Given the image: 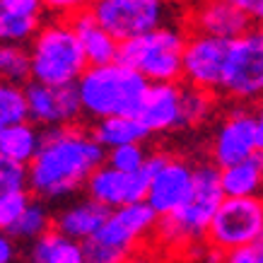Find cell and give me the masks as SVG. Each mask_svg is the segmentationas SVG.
Wrapping results in <instances>:
<instances>
[{
  "mask_svg": "<svg viewBox=\"0 0 263 263\" xmlns=\"http://www.w3.org/2000/svg\"><path fill=\"white\" fill-rule=\"evenodd\" d=\"M106 152L95 143L87 128L65 126L41 130V145L29 162L27 183L39 198L58 200L85 189L104 164Z\"/></svg>",
  "mask_w": 263,
  "mask_h": 263,
  "instance_id": "obj_1",
  "label": "cell"
},
{
  "mask_svg": "<svg viewBox=\"0 0 263 263\" xmlns=\"http://www.w3.org/2000/svg\"><path fill=\"white\" fill-rule=\"evenodd\" d=\"M222 200L224 196L220 189V169L213 162H196L191 191L174 213L157 220L155 237L172 249L196 247L200 239H205V232Z\"/></svg>",
  "mask_w": 263,
  "mask_h": 263,
  "instance_id": "obj_2",
  "label": "cell"
},
{
  "mask_svg": "<svg viewBox=\"0 0 263 263\" xmlns=\"http://www.w3.org/2000/svg\"><path fill=\"white\" fill-rule=\"evenodd\" d=\"M147 82L123 63L87 65L75 82L80 111L95 121L136 116L147 92Z\"/></svg>",
  "mask_w": 263,
  "mask_h": 263,
  "instance_id": "obj_3",
  "label": "cell"
},
{
  "mask_svg": "<svg viewBox=\"0 0 263 263\" xmlns=\"http://www.w3.org/2000/svg\"><path fill=\"white\" fill-rule=\"evenodd\" d=\"M29 75L39 85H75L87 70V61L68 17H53L41 22L39 32L29 41Z\"/></svg>",
  "mask_w": 263,
  "mask_h": 263,
  "instance_id": "obj_4",
  "label": "cell"
},
{
  "mask_svg": "<svg viewBox=\"0 0 263 263\" xmlns=\"http://www.w3.org/2000/svg\"><path fill=\"white\" fill-rule=\"evenodd\" d=\"M157 220L160 217L147 208V203L109 210L99 232L92 239L82 241L85 263H123L130 254L143 249L150 234H155Z\"/></svg>",
  "mask_w": 263,
  "mask_h": 263,
  "instance_id": "obj_5",
  "label": "cell"
},
{
  "mask_svg": "<svg viewBox=\"0 0 263 263\" xmlns=\"http://www.w3.org/2000/svg\"><path fill=\"white\" fill-rule=\"evenodd\" d=\"M186 34L164 24L150 34L119 44V63L136 70L147 85H176L181 80V51Z\"/></svg>",
  "mask_w": 263,
  "mask_h": 263,
  "instance_id": "obj_6",
  "label": "cell"
},
{
  "mask_svg": "<svg viewBox=\"0 0 263 263\" xmlns=\"http://www.w3.org/2000/svg\"><path fill=\"white\" fill-rule=\"evenodd\" d=\"M224 97L239 104L263 99V34L247 32L230 41L224 56L220 87Z\"/></svg>",
  "mask_w": 263,
  "mask_h": 263,
  "instance_id": "obj_7",
  "label": "cell"
},
{
  "mask_svg": "<svg viewBox=\"0 0 263 263\" xmlns=\"http://www.w3.org/2000/svg\"><path fill=\"white\" fill-rule=\"evenodd\" d=\"M89 10L116 44L133 41L169 24V8L162 0H97Z\"/></svg>",
  "mask_w": 263,
  "mask_h": 263,
  "instance_id": "obj_8",
  "label": "cell"
},
{
  "mask_svg": "<svg viewBox=\"0 0 263 263\" xmlns=\"http://www.w3.org/2000/svg\"><path fill=\"white\" fill-rule=\"evenodd\" d=\"M263 237V198H224L205 232L210 249L220 254L247 247Z\"/></svg>",
  "mask_w": 263,
  "mask_h": 263,
  "instance_id": "obj_9",
  "label": "cell"
},
{
  "mask_svg": "<svg viewBox=\"0 0 263 263\" xmlns=\"http://www.w3.org/2000/svg\"><path fill=\"white\" fill-rule=\"evenodd\" d=\"M145 172L150 176L145 203L157 217H167L191 191L193 164L169 152H150Z\"/></svg>",
  "mask_w": 263,
  "mask_h": 263,
  "instance_id": "obj_10",
  "label": "cell"
},
{
  "mask_svg": "<svg viewBox=\"0 0 263 263\" xmlns=\"http://www.w3.org/2000/svg\"><path fill=\"white\" fill-rule=\"evenodd\" d=\"M22 89L29 123H41L44 128H65L75 126V121L82 116L75 85L53 87L29 80Z\"/></svg>",
  "mask_w": 263,
  "mask_h": 263,
  "instance_id": "obj_11",
  "label": "cell"
},
{
  "mask_svg": "<svg viewBox=\"0 0 263 263\" xmlns=\"http://www.w3.org/2000/svg\"><path fill=\"white\" fill-rule=\"evenodd\" d=\"M227 46L230 41H220L193 32L186 34L181 51V80H186V87L217 92Z\"/></svg>",
  "mask_w": 263,
  "mask_h": 263,
  "instance_id": "obj_12",
  "label": "cell"
},
{
  "mask_svg": "<svg viewBox=\"0 0 263 263\" xmlns=\"http://www.w3.org/2000/svg\"><path fill=\"white\" fill-rule=\"evenodd\" d=\"M258 155V143H256V126L251 109L247 106H234L215 130L210 157L217 169L232 167L237 162H244L249 157Z\"/></svg>",
  "mask_w": 263,
  "mask_h": 263,
  "instance_id": "obj_13",
  "label": "cell"
},
{
  "mask_svg": "<svg viewBox=\"0 0 263 263\" xmlns=\"http://www.w3.org/2000/svg\"><path fill=\"white\" fill-rule=\"evenodd\" d=\"M147 181H150V176L145 169H140L136 174H123V172L111 169L109 164H102L87 179L85 189H87L89 200L99 203L106 210H119L126 205L145 203Z\"/></svg>",
  "mask_w": 263,
  "mask_h": 263,
  "instance_id": "obj_14",
  "label": "cell"
},
{
  "mask_svg": "<svg viewBox=\"0 0 263 263\" xmlns=\"http://www.w3.org/2000/svg\"><path fill=\"white\" fill-rule=\"evenodd\" d=\"M193 34L213 36L220 41H234L251 32V20L237 5V0H215L203 3L189 15Z\"/></svg>",
  "mask_w": 263,
  "mask_h": 263,
  "instance_id": "obj_15",
  "label": "cell"
},
{
  "mask_svg": "<svg viewBox=\"0 0 263 263\" xmlns=\"http://www.w3.org/2000/svg\"><path fill=\"white\" fill-rule=\"evenodd\" d=\"M136 119L147 133H169L183 128L181 116V85H150Z\"/></svg>",
  "mask_w": 263,
  "mask_h": 263,
  "instance_id": "obj_16",
  "label": "cell"
},
{
  "mask_svg": "<svg viewBox=\"0 0 263 263\" xmlns=\"http://www.w3.org/2000/svg\"><path fill=\"white\" fill-rule=\"evenodd\" d=\"M65 17H68L70 29L75 32L78 41H80L87 65L116 63V58H119V44L99 27V22L95 20L89 5L87 8H85V5H82V8L75 5V8H70L65 12Z\"/></svg>",
  "mask_w": 263,
  "mask_h": 263,
  "instance_id": "obj_17",
  "label": "cell"
},
{
  "mask_svg": "<svg viewBox=\"0 0 263 263\" xmlns=\"http://www.w3.org/2000/svg\"><path fill=\"white\" fill-rule=\"evenodd\" d=\"M44 22V5L39 0H0V44L32 41Z\"/></svg>",
  "mask_w": 263,
  "mask_h": 263,
  "instance_id": "obj_18",
  "label": "cell"
},
{
  "mask_svg": "<svg viewBox=\"0 0 263 263\" xmlns=\"http://www.w3.org/2000/svg\"><path fill=\"white\" fill-rule=\"evenodd\" d=\"M109 215V210L102 208L95 200H78V203H70L68 208H63L56 217H53V230L58 234H63L65 239H72L82 244V241L92 239L99 227L104 224Z\"/></svg>",
  "mask_w": 263,
  "mask_h": 263,
  "instance_id": "obj_19",
  "label": "cell"
},
{
  "mask_svg": "<svg viewBox=\"0 0 263 263\" xmlns=\"http://www.w3.org/2000/svg\"><path fill=\"white\" fill-rule=\"evenodd\" d=\"M220 189L224 198H263V164L258 155L220 169Z\"/></svg>",
  "mask_w": 263,
  "mask_h": 263,
  "instance_id": "obj_20",
  "label": "cell"
},
{
  "mask_svg": "<svg viewBox=\"0 0 263 263\" xmlns=\"http://www.w3.org/2000/svg\"><path fill=\"white\" fill-rule=\"evenodd\" d=\"M89 133L104 152L114 150V147H123V145H143L150 136L136 116H116V119L95 121Z\"/></svg>",
  "mask_w": 263,
  "mask_h": 263,
  "instance_id": "obj_21",
  "label": "cell"
},
{
  "mask_svg": "<svg viewBox=\"0 0 263 263\" xmlns=\"http://www.w3.org/2000/svg\"><path fill=\"white\" fill-rule=\"evenodd\" d=\"M41 145V130L34 123L24 121L17 126L0 130V157L27 169Z\"/></svg>",
  "mask_w": 263,
  "mask_h": 263,
  "instance_id": "obj_22",
  "label": "cell"
},
{
  "mask_svg": "<svg viewBox=\"0 0 263 263\" xmlns=\"http://www.w3.org/2000/svg\"><path fill=\"white\" fill-rule=\"evenodd\" d=\"M29 261L32 263H85L82 244L65 239L56 230L46 232L44 237L32 241L29 247Z\"/></svg>",
  "mask_w": 263,
  "mask_h": 263,
  "instance_id": "obj_23",
  "label": "cell"
},
{
  "mask_svg": "<svg viewBox=\"0 0 263 263\" xmlns=\"http://www.w3.org/2000/svg\"><path fill=\"white\" fill-rule=\"evenodd\" d=\"M32 80L29 75V51L17 44H0V82L22 87Z\"/></svg>",
  "mask_w": 263,
  "mask_h": 263,
  "instance_id": "obj_24",
  "label": "cell"
},
{
  "mask_svg": "<svg viewBox=\"0 0 263 263\" xmlns=\"http://www.w3.org/2000/svg\"><path fill=\"white\" fill-rule=\"evenodd\" d=\"M53 230V217L46 210V205L41 200H32L27 210L22 213V217L17 220V224L12 227L10 237L12 239H27V241H36L39 237H44L46 232Z\"/></svg>",
  "mask_w": 263,
  "mask_h": 263,
  "instance_id": "obj_25",
  "label": "cell"
},
{
  "mask_svg": "<svg viewBox=\"0 0 263 263\" xmlns=\"http://www.w3.org/2000/svg\"><path fill=\"white\" fill-rule=\"evenodd\" d=\"M215 111V92L186 87L181 85V116L183 128L186 126H203L205 121L213 119Z\"/></svg>",
  "mask_w": 263,
  "mask_h": 263,
  "instance_id": "obj_26",
  "label": "cell"
},
{
  "mask_svg": "<svg viewBox=\"0 0 263 263\" xmlns=\"http://www.w3.org/2000/svg\"><path fill=\"white\" fill-rule=\"evenodd\" d=\"M27 121V102L24 89L0 82V130Z\"/></svg>",
  "mask_w": 263,
  "mask_h": 263,
  "instance_id": "obj_27",
  "label": "cell"
},
{
  "mask_svg": "<svg viewBox=\"0 0 263 263\" xmlns=\"http://www.w3.org/2000/svg\"><path fill=\"white\" fill-rule=\"evenodd\" d=\"M150 152L145 150V145H123V147H114L104 155V164H109L116 172L123 174H136L140 169H145Z\"/></svg>",
  "mask_w": 263,
  "mask_h": 263,
  "instance_id": "obj_28",
  "label": "cell"
},
{
  "mask_svg": "<svg viewBox=\"0 0 263 263\" xmlns=\"http://www.w3.org/2000/svg\"><path fill=\"white\" fill-rule=\"evenodd\" d=\"M29 203H32V196L27 189H17V191L0 196V232L10 234Z\"/></svg>",
  "mask_w": 263,
  "mask_h": 263,
  "instance_id": "obj_29",
  "label": "cell"
},
{
  "mask_svg": "<svg viewBox=\"0 0 263 263\" xmlns=\"http://www.w3.org/2000/svg\"><path fill=\"white\" fill-rule=\"evenodd\" d=\"M17 189H27V172L17 167L5 157H0V196H5Z\"/></svg>",
  "mask_w": 263,
  "mask_h": 263,
  "instance_id": "obj_30",
  "label": "cell"
},
{
  "mask_svg": "<svg viewBox=\"0 0 263 263\" xmlns=\"http://www.w3.org/2000/svg\"><path fill=\"white\" fill-rule=\"evenodd\" d=\"M220 263H263V237L247 244V247L224 251Z\"/></svg>",
  "mask_w": 263,
  "mask_h": 263,
  "instance_id": "obj_31",
  "label": "cell"
},
{
  "mask_svg": "<svg viewBox=\"0 0 263 263\" xmlns=\"http://www.w3.org/2000/svg\"><path fill=\"white\" fill-rule=\"evenodd\" d=\"M17 258V247H15V239L0 232V263H15Z\"/></svg>",
  "mask_w": 263,
  "mask_h": 263,
  "instance_id": "obj_32",
  "label": "cell"
},
{
  "mask_svg": "<svg viewBox=\"0 0 263 263\" xmlns=\"http://www.w3.org/2000/svg\"><path fill=\"white\" fill-rule=\"evenodd\" d=\"M237 5L247 12V17L251 22L256 20V22L263 24V0H237Z\"/></svg>",
  "mask_w": 263,
  "mask_h": 263,
  "instance_id": "obj_33",
  "label": "cell"
},
{
  "mask_svg": "<svg viewBox=\"0 0 263 263\" xmlns=\"http://www.w3.org/2000/svg\"><path fill=\"white\" fill-rule=\"evenodd\" d=\"M254 116V126H256V143H258V150H263V99L256 102V109L251 111Z\"/></svg>",
  "mask_w": 263,
  "mask_h": 263,
  "instance_id": "obj_34",
  "label": "cell"
},
{
  "mask_svg": "<svg viewBox=\"0 0 263 263\" xmlns=\"http://www.w3.org/2000/svg\"><path fill=\"white\" fill-rule=\"evenodd\" d=\"M123 263H164L157 254H152L150 249H140V251H136V254H130Z\"/></svg>",
  "mask_w": 263,
  "mask_h": 263,
  "instance_id": "obj_35",
  "label": "cell"
},
{
  "mask_svg": "<svg viewBox=\"0 0 263 263\" xmlns=\"http://www.w3.org/2000/svg\"><path fill=\"white\" fill-rule=\"evenodd\" d=\"M258 160H261V164H263V150H258Z\"/></svg>",
  "mask_w": 263,
  "mask_h": 263,
  "instance_id": "obj_36",
  "label": "cell"
},
{
  "mask_svg": "<svg viewBox=\"0 0 263 263\" xmlns=\"http://www.w3.org/2000/svg\"><path fill=\"white\" fill-rule=\"evenodd\" d=\"M258 32H261V34H263V24H261V29H258Z\"/></svg>",
  "mask_w": 263,
  "mask_h": 263,
  "instance_id": "obj_37",
  "label": "cell"
}]
</instances>
